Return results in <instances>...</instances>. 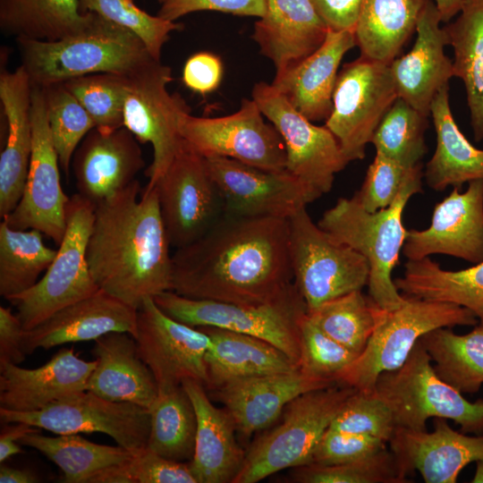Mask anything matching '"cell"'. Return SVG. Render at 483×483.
<instances>
[{
  "mask_svg": "<svg viewBox=\"0 0 483 483\" xmlns=\"http://www.w3.org/2000/svg\"><path fill=\"white\" fill-rule=\"evenodd\" d=\"M293 284L288 219L224 214L172 255V291L200 300L258 305Z\"/></svg>",
  "mask_w": 483,
  "mask_h": 483,
  "instance_id": "1",
  "label": "cell"
},
{
  "mask_svg": "<svg viewBox=\"0 0 483 483\" xmlns=\"http://www.w3.org/2000/svg\"><path fill=\"white\" fill-rule=\"evenodd\" d=\"M140 190L136 179L95 206L86 254L97 287L136 309L146 298L172 291L171 244L157 191Z\"/></svg>",
  "mask_w": 483,
  "mask_h": 483,
  "instance_id": "2",
  "label": "cell"
},
{
  "mask_svg": "<svg viewBox=\"0 0 483 483\" xmlns=\"http://www.w3.org/2000/svg\"><path fill=\"white\" fill-rule=\"evenodd\" d=\"M16 42L21 65L41 87L92 73L128 76L154 59L136 34L95 13L83 29L59 40Z\"/></svg>",
  "mask_w": 483,
  "mask_h": 483,
  "instance_id": "3",
  "label": "cell"
},
{
  "mask_svg": "<svg viewBox=\"0 0 483 483\" xmlns=\"http://www.w3.org/2000/svg\"><path fill=\"white\" fill-rule=\"evenodd\" d=\"M423 177V171L416 174L386 208L371 213L354 196L340 198L318 222L320 228L367 259L369 296L386 310L399 308L407 300L396 288L392 272L407 235L403 210L412 195L422 192Z\"/></svg>",
  "mask_w": 483,
  "mask_h": 483,
  "instance_id": "4",
  "label": "cell"
},
{
  "mask_svg": "<svg viewBox=\"0 0 483 483\" xmlns=\"http://www.w3.org/2000/svg\"><path fill=\"white\" fill-rule=\"evenodd\" d=\"M406 297L397 309L386 310L379 307L375 329L365 349L339 375L338 384L372 394L378 376L402 367L425 334L439 327L479 323L466 308Z\"/></svg>",
  "mask_w": 483,
  "mask_h": 483,
  "instance_id": "5",
  "label": "cell"
},
{
  "mask_svg": "<svg viewBox=\"0 0 483 483\" xmlns=\"http://www.w3.org/2000/svg\"><path fill=\"white\" fill-rule=\"evenodd\" d=\"M356 391L335 384L293 399L284 408L282 422L252 444L232 483H256L280 470L310 464L323 434Z\"/></svg>",
  "mask_w": 483,
  "mask_h": 483,
  "instance_id": "6",
  "label": "cell"
},
{
  "mask_svg": "<svg viewBox=\"0 0 483 483\" xmlns=\"http://www.w3.org/2000/svg\"><path fill=\"white\" fill-rule=\"evenodd\" d=\"M373 393L389 407L396 428L425 431L429 418H443L462 433L483 435V399L470 402L442 380L420 340L402 367L378 376Z\"/></svg>",
  "mask_w": 483,
  "mask_h": 483,
  "instance_id": "7",
  "label": "cell"
},
{
  "mask_svg": "<svg viewBox=\"0 0 483 483\" xmlns=\"http://www.w3.org/2000/svg\"><path fill=\"white\" fill-rule=\"evenodd\" d=\"M169 317L191 326H212L261 338L287 354L298 366L300 324L307 305L294 283L270 302L247 305L192 299L174 291L154 298Z\"/></svg>",
  "mask_w": 483,
  "mask_h": 483,
  "instance_id": "8",
  "label": "cell"
},
{
  "mask_svg": "<svg viewBox=\"0 0 483 483\" xmlns=\"http://www.w3.org/2000/svg\"><path fill=\"white\" fill-rule=\"evenodd\" d=\"M288 225L293 283L308 312L368 285L367 259L315 224L306 207L291 216Z\"/></svg>",
  "mask_w": 483,
  "mask_h": 483,
  "instance_id": "9",
  "label": "cell"
},
{
  "mask_svg": "<svg viewBox=\"0 0 483 483\" xmlns=\"http://www.w3.org/2000/svg\"><path fill=\"white\" fill-rule=\"evenodd\" d=\"M94 211L95 205L80 194L70 197L66 229L55 259L36 284L7 300L16 307L25 330L99 290L86 257Z\"/></svg>",
  "mask_w": 483,
  "mask_h": 483,
  "instance_id": "10",
  "label": "cell"
},
{
  "mask_svg": "<svg viewBox=\"0 0 483 483\" xmlns=\"http://www.w3.org/2000/svg\"><path fill=\"white\" fill-rule=\"evenodd\" d=\"M172 80L171 68L155 59L128 75L123 127L153 148V160L145 172L147 190L154 188L180 149L178 119L182 113L191 112L179 93L168 92Z\"/></svg>",
  "mask_w": 483,
  "mask_h": 483,
  "instance_id": "11",
  "label": "cell"
},
{
  "mask_svg": "<svg viewBox=\"0 0 483 483\" xmlns=\"http://www.w3.org/2000/svg\"><path fill=\"white\" fill-rule=\"evenodd\" d=\"M397 97L390 64L360 56L343 64L325 125L349 163L365 157L367 145Z\"/></svg>",
  "mask_w": 483,
  "mask_h": 483,
  "instance_id": "12",
  "label": "cell"
},
{
  "mask_svg": "<svg viewBox=\"0 0 483 483\" xmlns=\"http://www.w3.org/2000/svg\"><path fill=\"white\" fill-rule=\"evenodd\" d=\"M264 117L253 99L243 98L239 110L229 115L211 118L182 113L178 130L204 157H223L265 170H285L284 140Z\"/></svg>",
  "mask_w": 483,
  "mask_h": 483,
  "instance_id": "13",
  "label": "cell"
},
{
  "mask_svg": "<svg viewBox=\"0 0 483 483\" xmlns=\"http://www.w3.org/2000/svg\"><path fill=\"white\" fill-rule=\"evenodd\" d=\"M4 423L22 422L56 435L100 432L134 454L148 446L149 411L135 403L113 402L84 390L34 411L0 408Z\"/></svg>",
  "mask_w": 483,
  "mask_h": 483,
  "instance_id": "14",
  "label": "cell"
},
{
  "mask_svg": "<svg viewBox=\"0 0 483 483\" xmlns=\"http://www.w3.org/2000/svg\"><path fill=\"white\" fill-rule=\"evenodd\" d=\"M157 189L160 215L171 246L199 239L224 216V201L206 158L184 140Z\"/></svg>",
  "mask_w": 483,
  "mask_h": 483,
  "instance_id": "15",
  "label": "cell"
},
{
  "mask_svg": "<svg viewBox=\"0 0 483 483\" xmlns=\"http://www.w3.org/2000/svg\"><path fill=\"white\" fill-rule=\"evenodd\" d=\"M252 99L284 140L285 169L321 196L329 192L349 164L334 134L299 113L272 84L256 83Z\"/></svg>",
  "mask_w": 483,
  "mask_h": 483,
  "instance_id": "16",
  "label": "cell"
},
{
  "mask_svg": "<svg viewBox=\"0 0 483 483\" xmlns=\"http://www.w3.org/2000/svg\"><path fill=\"white\" fill-rule=\"evenodd\" d=\"M32 151L22 197L4 220L18 230L36 229L59 245L66 229L70 200L61 185L58 155L53 144L44 92L32 84Z\"/></svg>",
  "mask_w": 483,
  "mask_h": 483,
  "instance_id": "17",
  "label": "cell"
},
{
  "mask_svg": "<svg viewBox=\"0 0 483 483\" xmlns=\"http://www.w3.org/2000/svg\"><path fill=\"white\" fill-rule=\"evenodd\" d=\"M134 338L141 359L155 377L158 393L188 379L207 384L205 357L211 345L209 335L200 327L169 317L153 297L146 298L137 309Z\"/></svg>",
  "mask_w": 483,
  "mask_h": 483,
  "instance_id": "18",
  "label": "cell"
},
{
  "mask_svg": "<svg viewBox=\"0 0 483 483\" xmlns=\"http://www.w3.org/2000/svg\"><path fill=\"white\" fill-rule=\"evenodd\" d=\"M205 158L225 215L288 219L321 197L286 169L269 171L223 157Z\"/></svg>",
  "mask_w": 483,
  "mask_h": 483,
  "instance_id": "19",
  "label": "cell"
},
{
  "mask_svg": "<svg viewBox=\"0 0 483 483\" xmlns=\"http://www.w3.org/2000/svg\"><path fill=\"white\" fill-rule=\"evenodd\" d=\"M453 187L437 203L431 224L424 230H407L402 254L418 260L444 254L470 263L483 261V180L470 182L464 192Z\"/></svg>",
  "mask_w": 483,
  "mask_h": 483,
  "instance_id": "20",
  "label": "cell"
},
{
  "mask_svg": "<svg viewBox=\"0 0 483 483\" xmlns=\"http://www.w3.org/2000/svg\"><path fill=\"white\" fill-rule=\"evenodd\" d=\"M144 167L140 142L123 126L93 128L72 160L77 193L95 206L126 189Z\"/></svg>",
  "mask_w": 483,
  "mask_h": 483,
  "instance_id": "21",
  "label": "cell"
},
{
  "mask_svg": "<svg viewBox=\"0 0 483 483\" xmlns=\"http://www.w3.org/2000/svg\"><path fill=\"white\" fill-rule=\"evenodd\" d=\"M441 22L435 3L428 0L412 48L390 64L398 97L427 117L436 93L454 76L453 61L445 53L449 44Z\"/></svg>",
  "mask_w": 483,
  "mask_h": 483,
  "instance_id": "22",
  "label": "cell"
},
{
  "mask_svg": "<svg viewBox=\"0 0 483 483\" xmlns=\"http://www.w3.org/2000/svg\"><path fill=\"white\" fill-rule=\"evenodd\" d=\"M403 471L418 470L427 483H455L462 470L483 459V435L453 429L435 418L432 432L396 428L389 443Z\"/></svg>",
  "mask_w": 483,
  "mask_h": 483,
  "instance_id": "23",
  "label": "cell"
},
{
  "mask_svg": "<svg viewBox=\"0 0 483 483\" xmlns=\"http://www.w3.org/2000/svg\"><path fill=\"white\" fill-rule=\"evenodd\" d=\"M111 332H126L135 337L137 309L99 289L25 330L22 346L31 354L38 349L94 341Z\"/></svg>",
  "mask_w": 483,
  "mask_h": 483,
  "instance_id": "24",
  "label": "cell"
},
{
  "mask_svg": "<svg viewBox=\"0 0 483 483\" xmlns=\"http://www.w3.org/2000/svg\"><path fill=\"white\" fill-rule=\"evenodd\" d=\"M97 360L80 359L72 348H62L37 369L0 363V408L38 411L72 394L87 390Z\"/></svg>",
  "mask_w": 483,
  "mask_h": 483,
  "instance_id": "25",
  "label": "cell"
},
{
  "mask_svg": "<svg viewBox=\"0 0 483 483\" xmlns=\"http://www.w3.org/2000/svg\"><path fill=\"white\" fill-rule=\"evenodd\" d=\"M31 80L20 65L2 69L0 100L7 122V138L0 155V216L20 202L27 182L32 151Z\"/></svg>",
  "mask_w": 483,
  "mask_h": 483,
  "instance_id": "26",
  "label": "cell"
},
{
  "mask_svg": "<svg viewBox=\"0 0 483 483\" xmlns=\"http://www.w3.org/2000/svg\"><path fill=\"white\" fill-rule=\"evenodd\" d=\"M265 1V14L255 22L251 38L280 73L314 53L329 29L310 0Z\"/></svg>",
  "mask_w": 483,
  "mask_h": 483,
  "instance_id": "27",
  "label": "cell"
},
{
  "mask_svg": "<svg viewBox=\"0 0 483 483\" xmlns=\"http://www.w3.org/2000/svg\"><path fill=\"white\" fill-rule=\"evenodd\" d=\"M333 385L309 377L297 369L233 381L215 392L236 430L250 436L273 424L296 397Z\"/></svg>",
  "mask_w": 483,
  "mask_h": 483,
  "instance_id": "28",
  "label": "cell"
},
{
  "mask_svg": "<svg viewBox=\"0 0 483 483\" xmlns=\"http://www.w3.org/2000/svg\"><path fill=\"white\" fill-rule=\"evenodd\" d=\"M356 46L354 33L328 30L324 43L310 55L275 73L272 86L311 122L326 120L337 71L343 55Z\"/></svg>",
  "mask_w": 483,
  "mask_h": 483,
  "instance_id": "29",
  "label": "cell"
},
{
  "mask_svg": "<svg viewBox=\"0 0 483 483\" xmlns=\"http://www.w3.org/2000/svg\"><path fill=\"white\" fill-rule=\"evenodd\" d=\"M91 353L97 364L88 380V391L109 401L135 403L149 411L158 396V386L131 334L107 333L94 340Z\"/></svg>",
  "mask_w": 483,
  "mask_h": 483,
  "instance_id": "30",
  "label": "cell"
},
{
  "mask_svg": "<svg viewBox=\"0 0 483 483\" xmlns=\"http://www.w3.org/2000/svg\"><path fill=\"white\" fill-rule=\"evenodd\" d=\"M182 386L197 416L194 453L189 462L191 473L198 483L233 482L246 454L236 441L231 415L211 402L202 383L188 379Z\"/></svg>",
  "mask_w": 483,
  "mask_h": 483,
  "instance_id": "31",
  "label": "cell"
},
{
  "mask_svg": "<svg viewBox=\"0 0 483 483\" xmlns=\"http://www.w3.org/2000/svg\"><path fill=\"white\" fill-rule=\"evenodd\" d=\"M199 327L211 339L205 357V388L215 391L233 381L298 369L287 354L261 338L217 327Z\"/></svg>",
  "mask_w": 483,
  "mask_h": 483,
  "instance_id": "32",
  "label": "cell"
},
{
  "mask_svg": "<svg viewBox=\"0 0 483 483\" xmlns=\"http://www.w3.org/2000/svg\"><path fill=\"white\" fill-rule=\"evenodd\" d=\"M430 115L436 145L424 171L427 185L442 191L449 186L462 188L465 182L483 180V148L474 147L455 123L449 103V84L435 96Z\"/></svg>",
  "mask_w": 483,
  "mask_h": 483,
  "instance_id": "33",
  "label": "cell"
},
{
  "mask_svg": "<svg viewBox=\"0 0 483 483\" xmlns=\"http://www.w3.org/2000/svg\"><path fill=\"white\" fill-rule=\"evenodd\" d=\"M428 0H362L354 30L360 57L390 64L416 31Z\"/></svg>",
  "mask_w": 483,
  "mask_h": 483,
  "instance_id": "34",
  "label": "cell"
},
{
  "mask_svg": "<svg viewBox=\"0 0 483 483\" xmlns=\"http://www.w3.org/2000/svg\"><path fill=\"white\" fill-rule=\"evenodd\" d=\"M403 295L453 303L470 310L483 325V261L461 270H445L429 257L409 260L394 280Z\"/></svg>",
  "mask_w": 483,
  "mask_h": 483,
  "instance_id": "35",
  "label": "cell"
},
{
  "mask_svg": "<svg viewBox=\"0 0 483 483\" xmlns=\"http://www.w3.org/2000/svg\"><path fill=\"white\" fill-rule=\"evenodd\" d=\"M444 27L453 49L454 76L463 82L474 140H483V0H467Z\"/></svg>",
  "mask_w": 483,
  "mask_h": 483,
  "instance_id": "36",
  "label": "cell"
},
{
  "mask_svg": "<svg viewBox=\"0 0 483 483\" xmlns=\"http://www.w3.org/2000/svg\"><path fill=\"white\" fill-rule=\"evenodd\" d=\"M91 16L79 0H0V29L15 39L55 41L83 29Z\"/></svg>",
  "mask_w": 483,
  "mask_h": 483,
  "instance_id": "37",
  "label": "cell"
},
{
  "mask_svg": "<svg viewBox=\"0 0 483 483\" xmlns=\"http://www.w3.org/2000/svg\"><path fill=\"white\" fill-rule=\"evenodd\" d=\"M20 445L34 448L55 463L64 473L63 482L93 483L102 471L131 461L134 453L121 445L93 443L77 434L47 436L27 434Z\"/></svg>",
  "mask_w": 483,
  "mask_h": 483,
  "instance_id": "38",
  "label": "cell"
},
{
  "mask_svg": "<svg viewBox=\"0 0 483 483\" xmlns=\"http://www.w3.org/2000/svg\"><path fill=\"white\" fill-rule=\"evenodd\" d=\"M436 375L462 394H476L483 385V325L464 335L439 327L420 339Z\"/></svg>",
  "mask_w": 483,
  "mask_h": 483,
  "instance_id": "39",
  "label": "cell"
},
{
  "mask_svg": "<svg viewBox=\"0 0 483 483\" xmlns=\"http://www.w3.org/2000/svg\"><path fill=\"white\" fill-rule=\"evenodd\" d=\"M149 413L147 447L169 460L189 462L194 453L197 416L183 386L158 393Z\"/></svg>",
  "mask_w": 483,
  "mask_h": 483,
  "instance_id": "40",
  "label": "cell"
},
{
  "mask_svg": "<svg viewBox=\"0 0 483 483\" xmlns=\"http://www.w3.org/2000/svg\"><path fill=\"white\" fill-rule=\"evenodd\" d=\"M36 229L18 230L0 224V295L8 300L37 284L57 250L47 246Z\"/></svg>",
  "mask_w": 483,
  "mask_h": 483,
  "instance_id": "41",
  "label": "cell"
},
{
  "mask_svg": "<svg viewBox=\"0 0 483 483\" xmlns=\"http://www.w3.org/2000/svg\"><path fill=\"white\" fill-rule=\"evenodd\" d=\"M378 309L369 296L357 290L322 303L308 316L325 334L359 356L375 329Z\"/></svg>",
  "mask_w": 483,
  "mask_h": 483,
  "instance_id": "42",
  "label": "cell"
},
{
  "mask_svg": "<svg viewBox=\"0 0 483 483\" xmlns=\"http://www.w3.org/2000/svg\"><path fill=\"white\" fill-rule=\"evenodd\" d=\"M428 118L397 97L371 139L376 153L407 167L420 165L427 152L425 131Z\"/></svg>",
  "mask_w": 483,
  "mask_h": 483,
  "instance_id": "43",
  "label": "cell"
},
{
  "mask_svg": "<svg viewBox=\"0 0 483 483\" xmlns=\"http://www.w3.org/2000/svg\"><path fill=\"white\" fill-rule=\"evenodd\" d=\"M41 88L49 131L58 155L60 168L68 176L76 148L96 125L89 113L63 82Z\"/></svg>",
  "mask_w": 483,
  "mask_h": 483,
  "instance_id": "44",
  "label": "cell"
},
{
  "mask_svg": "<svg viewBox=\"0 0 483 483\" xmlns=\"http://www.w3.org/2000/svg\"><path fill=\"white\" fill-rule=\"evenodd\" d=\"M299 483H406L407 474L394 452L385 448L365 458L335 465L310 463L294 468Z\"/></svg>",
  "mask_w": 483,
  "mask_h": 483,
  "instance_id": "45",
  "label": "cell"
},
{
  "mask_svg": "<svg viewBox=\"0 0 483 483\" xmlns=\"http://www.w3.org/2000/svg\"><path fill=\"white\" fill-rule=\"evenodd\" d=\"M102 130L123 126V105L128 76L115 73H92L63 82Z\"/></svg>",
  "mask_w": 483,
  "mask_h": 483,
  "instance_id": "46",
  "label": "cell"
},
{
  "mask_svg": "<svg viewBox=\"0 0 483 483\" xmlns=\"http://www.w3.org/2000/svg\"><path fill=\"white\" fill-rule=\"evenodd\" d=\"M82 12H91L136 34L151 56L160 61L163 46L181 23L153 16L139 8L133 0H79Z\"/></svg>",
  "mask_w": 483,
  "mask_h": 483,
  "instance_id": "47",
  "label": "cell"
},
{
  "mask_svg": "<svg viewBox=\"0 0 483 483\" xmlns=\"http://www.w3.org/2000/svg\"><path fill=\"white\" fill-rule=\"evenodd\" d=\"M358 355L325 334L309 318L300 324L298 369L313 379L338 384L339 375Z\"/></svg>",
  "mask_w": 483,
  "mask_h": 483,
  "instance_id": "48",
  "label": "cell"
},
{
  "mask_svg": "<svg viewBox=\"0 0 483 483\" xmlns=\"http://www.w3.org/2000/svg\"><path fill=\"white\" fill-rule=\"evenodd\" d=\"M329 428L379 438L388 444L396 426L391 410L379 397L357 390L346 400Z\"/></svg>",
  "mask_w": 483,
  "mask_h": 483,
  "instance_id": "49",
  "label": "cell"
},
{
  "mask_svg": "<svg viewBox=\"0 0 483 483\" xmlns=\"http://www.w3.org/2000/svg\"><path fill=\"white\" fill-rule=\"evenodd\" d=\"M420 171L421 164L407 167L376 153L373 162L368 167L361 188L354 197L369 212L386 208L395 200L403 186Z\"/></svg>",
  "mask_w": 483,
  "mask_h": 483,
  "instance_id": "50",
  "label": "cell"
},
{
  "mask_svg": "<svg viewBox=\"0 0 483 483\" xmlns=\"http://www.w3.org/2000/svg\"><path fill=\"white\" fill-rule=\"evenodd\" d=\"M386 442L379 438L343 433L328 428L314 450L311 463H347L374 454L386 448Z\"/></svg>",
  "mask_w": 483,
  "mask_h": 483,
  "instance_id": "51",
  "label": "cell"
},
{
  "mask_svg": "<svg viewBox=\"0 0 483 483\" xmlns=\"http://www.w3.org/2000/svg\"><path fill=\"white\" fill-rule=\"evenodd\" d=\"M128 483H198L189 462L165 458L146 447L127 462Z\"/></svg>",
  "mask_w": 483,
  "mask_h": 483,
  "instance_id": "52",
  "label": "cell"
},
{
  "mask_svg": "<svg viewBox=\"0 0 483 483\" xmlns=\"http://www.w3.org/2000/svg\"><path fill=\"white\" fill-rule=\"evenodd\" d=\"M199 11H216L235 15L262 17L265 0H165L157 16L175 21L178 18Z\"/></svg>",
  "mask_w": 483,
  "mask_h": 483,
  "instance_id": "53",
  "label": "cell"
},
{
  "mask_svg": "<svg viewBox=\"0 0 483 483\" xmlns=\"http://www.w3.org/2000/svg\"><path fill=\"white\" fill-rule=\"evenodd\" d=\"M223 72V63L218 55L206 51L198 52L186 61L182 81L191 91L206 96L219 87Z\"/></svg>",
  "mask_w": 483,
  "mask_h": 483,
  "instance_id": "54",
  "label": "cell"
},
{
  "mask_svg": "<svg viewBox=\"0 0 483 483\" xmlns=\"http://www.w3.org/2000/svg\"><path fill=\"white\" fill-rule=\"evenodd\" d=\"M25 329L17 315L9 308L0 307V363L20 364L27 353L22 342Z\"/></svg>",
  "mask_w": 483,
  "mask_h": 483,
  "instance_id": "55",
  "label": "cell"
},
{
  "mask_svg": "<svg viewBox=\"0 0 483 483\" xmlns=\"http://www.w3.org/2000/svg\"><path fill=\"white\" fill-rule=\"evenodd\" d=\"M329 30L354 33L362 0H310Z\"/></svg>",
  "mask_w": 483,
  "mask_h": 483,
  "instance_id": "56",
  "label": "cell"
},
{
  "mask_svg": "<svg viewBox=\"0 0 483 483\" xmlns=\"http://www.w3.org/2000/svg\"><path fill=\"white\" fill-rule=\"evenodd\" d=\"M6 425L2 428L0 434V462L1 464L11 456L20 453L21 448L19 440L32 432H38L39 428L31 425L14 422L13 425Z\"/></svg>",
  "mask_w": 483,
  "mask_h": 483,
  "instance_id": "57",
  "label": "cell"
},
{
  "mask_svg": "<svg viewBox=\"0 0 483 483\" xmlns=\"http://www.w3.org/2000/svg\"><path fill=\"white\" fill-rule=\"evenodd\" d=\"M39 479L30 470L9 467L2 463L0 467L1 483H35Z\"/></svg>",
  "mask_w": 483,
  "mask_h": 483,
  "instance_id": "58",
  "label": "cell"
},
{
  "mask_svg": "<svg viewBox=\"0 0 483 483\" xmlns=\"http://www.w3.org/2000/svg\"><path fill=\"white\" fill-rule=\"evenodd\" d=\"M467 0H433L435 3L443 22H448L452 18L456 16Z\"/></svg>",
  "mask_w": 483,
  "mask_h": 483,
  "instance_id": "59",
  "label": "cell"
},
{
  "mask_svg": "<svg viewBox=\"0 0 483 483\" xmlns=\"http://www.w3.org/2000/svg\"><path fill=\"white\" fill-rule=\"evenodd\" d=\"M471 482L483 483V459L476 462V470Z\"/></svg>",
  "mask_w": 483,
  "mask_h": 483,
  "instance_id": "60",
  "label": "cell"
},
{
  "mask_svg": "<svg viewBox=\"0 0 483 483\" xmlns=\"http://www.w3.org/2000/svg\"><path fill=\"white\" fill-rule=\"evenodd\" d=\"M158 1H159V3H161V4H162V3H163V2L165 1V0H158Z\"/></svg>",
  "mask_w": 483,
  "mask_h": 483,
  "instance_id": "61",
  "label": "cell"
}]
</instances>
